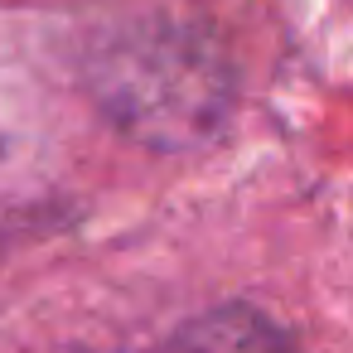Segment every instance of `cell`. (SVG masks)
Returning <instances> with one entry per match:
<instances>
[{"label": "cell", "instance_id": "6da1fadb", "mask_svg": "<svg viewBox=\"0 0 353 353\" xmlns=\"http://www.w3.org/2000/svg\"><path fill=\"white\" fill-rule=\"evenodd\" d=\"M83 83L102 117L150 150H199L237 107V68L218 34L160 10L107 25L83 54Z\"/></svg>", "mask_w": 353, "mask_h": 353}, {"label": "cell", "instance_id": "7a4b0ae2", "mask_svg": "<svg viewBox=\"0 0 353 353\" xmlns=\"http://www.w3.org/2000/svg\"><path fill=\"white\" fill-rule=\"evenodd\" d=\"M165 353H300V343L252 305H218L189 319Z\"/></svg>", "mask_w": 353, "mask_h": 353}]
</instances>
